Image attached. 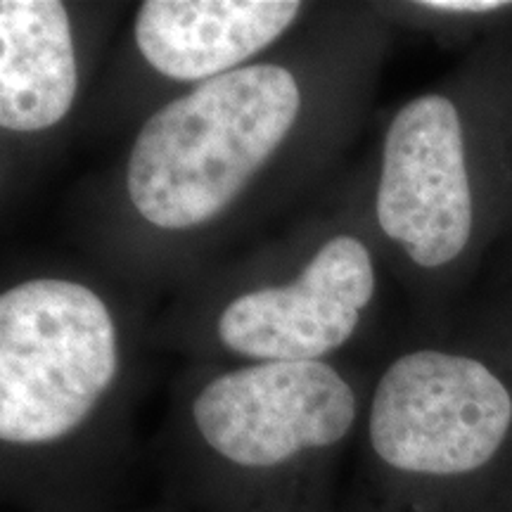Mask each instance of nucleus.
<instances>
[{"label":"nucleus","mask_w":512,"mask_h":512,"mask_svg":"<svg viewBox=\"0 0 512 512\" xmlns=\"http://www.w3.org/2000/svg\"><path fill=\"white\" fill-rule=\"evenodd\" d=\"M392 22L377 3H320L247 67L152 112L91 183L93 264L140 294L181 287L318 188L370 119Z\"/></svg>","instance_id":"obj_1"},{"label":"nucleus","mask_w":512,"mask_h":512,"mask_svg":"<svg viewBox=\"0 0 512 512\" xmlns=\"http://www.w3.org/2000/svg\"><path fill=\"white\" fill-rule=\"evenodd\" d=\"M361 195L389 275L446 337L512 214V27L389 114Z\"/></svg>","instance_id":"obj_2"},{"label":"nucleus","mask_w":512,"mask_h":512,"mask_svg":"<svg viewBox=\"0 0 512 512\" xmlns=\"http://www.w3.org/2000/svg\"><path fill=\"white\" fill-rule=\"evenodd\" d=\"M387 280L356 188L283 238L176 287L147 347L211 366L344 363L375 332Z\"/></svg>","instance_id":"obj_3"},{"label":"nucleus","mask_w":512,"mask_h":512,"mask_svg":"<svg viewBox=\"0 0 512 512\" xmlns=\"http://www.w3.org/2000/svg\"><path fill=\"white\" fill-rule=\"evenodd\" d=\"M143 294L98 264L36 261L0 287V444L12 458L72 456L131 408L152 320Z\"/></svg>","instance_id":"obj_4"},{"label":"nucleus","mask_w":512,"mask_h":512,"mask_svg":"<svg viewBox=\"0 0 512 512\" xmlns=\"http://www.w3.org/2000/svg\"><path fill=\"white\" fill-rule=\"evenodd\" d=\"M373 380L344 363H190L176 432L240 512H304L366 418Z\"/></svg>","instance_id":"obj_5"},{"label":"nucleus","mask_w":512,"mask_h":512,"mask_svg":"<svg viewBox=\"0 0 512 512\" xmlns=\"http://www.w3.org/2000/svg\"><path fill=\"white\" fill-rule=\"evenodd\" d=\"M363 430L370 467L396 489L467 484L508 451L512 392L484 356L432 337L373 377Z\"/></svg>","instance_id":"obj_6"},{"label":"nucleus","mask_w":512,"mask_h":512,"mask_svg":"<svg viewBox=\"0 0 512 512\" xmlns=\"http://www.w3.org/2000/svg\"><path fill=\"white\" fill-rule=\"evenodd\" d=\"M299 0H143L95 83L83 136H131L166 102L247 67L309 19Z\"/></svg>","instance_id":"obj_7"},{"label":"nucleus","mask_w":512,"mask_h":512,"mask_svg":"<svg viewBox=\"0 0 512 512\" xmlns=\"http://www.w3.org/2000/svg\"><path fill=\"white\" fill-rule=\"evenodd\" d=\"M119 15L102 3H0L3 200L83 131Z\"/></svg>","instance_id":"obj_8"},{"label":"nucleus","mask_w":512,"mask_h":512,"mask_svg":"<svg viewBox=\"0 0 512 512\" xmlns=\"http://www.w3.org/2000/svg\"><path fill=\"white\" fill-rule=\"evenodd\" d=\"M392 27H411L441 41H484L512 27V0H411L377 3Z\"/></svg>","instance_id":"obj_9"},{"label":"nucleus","mask_w":512,"mask_h":512,"mask_svg":"<svg viewBox=\"0 0 512 512\" xmlns=\"http://www.w3.org/2000/svg\"><path fill=\"white\" fill-rule=\"evenodd\" d=\"M446 337L484 356L512 392V285H503L460 313Z\"/></svg>","instance_id":"obj_10"},{"label":"nucleus","mask_w":512,"mask_h":512,"mask_svg":"<svg viewBox=\"0 0 512 512\" xmlns=\"http://www.w3.org/2000/svg\"><path fill=\"white\" fill-rule=\"evenodd\" d=\"M498 256V278H501L503 285H512V214L508 230H505L503 242L496 249Z\"/></svg>","instance_id":"obj_11"}]
</instances>
